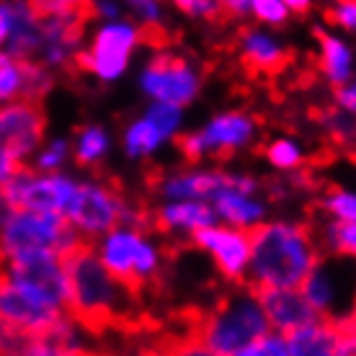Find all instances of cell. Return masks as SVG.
Segmentation results:
<instances>
[{
    "label": "cell",
    "mask_w": 356,
    "mask_h": 356,
    "mask_svg": "<svg viewBox=\"0 0 356 356\" xmlns=\"http://www.w3.org/2000/svg\"><path fill=\"white\" fill-rule=\"evenodd\" d=\"M39 16H63L88 8V0H29Z\"/></svg>",
    "instance_id": "cell-41"
},
{
    "label": "cell",
    "mask_w": 356,
    "mask_h": 356,
    "mask_svg": "<svg viewBox=\"0 0 356 356\" xmlns=\"http://www.w3.org/2000/svg\"><path fill=\"white\" fill-rule=\"evenodd\" d=\"M65 220L86 243H96L101 235H106L108 230H114L116 225L122 222L145 225V220L137 217V212L124 196L114 186L96 181V178L78 181V191L72 196Z\"/></svg>",
    "instance_id": "cell-9"
},
{
    "label": "cell",
    "mask_w": 356,
    "mask_h": 356,
    "mask_svg": "<svg viewBox=\"0 0 356 356\" xmlns=\"http://www.w3.org/2000/svg\"><path fill=\"white\" fill-rule=\"evenodd\" d=\"M266 310L253 286L243 284L220 297L209 310L194 323V333L212 348L232 356L250 341L268 333Z\"/></svg>",
    "instance_id": "cell-5"
},
{
    "label": "cell",
    "mask_w": 356,
    "mask_h": 356,
    "mask_svg": "<svg viewBox=\"0 0 356 356\" xmlns=\"http://www.w3.org/2000/svg\"><path fill=\"white\" fill-rule=\"evenodd\" d=\"M232 356H289L286 354V336L268 330L256 341H250L248 346H243L241 351H235Z\"/></svg>",
    "instance_id": "cell-34"
},
{
    "label": "cell",
    "mask_w": 356,
    "mask_h": 356,
    "mask_svg": "<svg viewBox=\"0 0 356 356\" xmlns=\"http://www.w3.org/2000/svg\"><path fill=\"white\" fill-rule=\"evenodd\" d=\"M75 191H78V178L67 176L63 170L42 173V170L21 165V170L6 184L3 196L13 209H34V212L65 217Z\"/></svg>",
    "instance_id": "cell-12"
},
{
    "label": "cell",
    "mask_w": 356,
    "mask_h": 356,
    "mask_svg": "<svg viewBox=\"0 0 356 356\" xmlns=\"http://www.w3.org/2000/svg\"><path fill=\"white\" fill-rule=\"evenodd\" d=\"M227 184H230V170L188 165V168L170 170V173L158 178L155 191H158L161 199H202V202H212Z\"/></svg>",
    "instance_id": "cell-17"
},
{
    "label": "cell",
    "mask_w": 356,
    "mask_h": 356,
    "mask_svg": "<svg viewBox=\"0 0 356 356\" xmlns=\"http://www.w3.org/2000/svg\"><path fill=\"white\" fill-rule=\"evenodd\" d=\"M44 143V114L34 101L0 104V150L13 155L18 163L34 158Z\"/></svg>",
    "instance_id": "cell-14"
},
{
    "label": "cell",
    "mask_w": 356,
    "mask_h": 356,
    "mask_svg": "<svg viewBox=\"0 0 356 356\" xmlns=\"http://www.w3.org/2000/svg\"><path fill=\"white\" fill-rule=\"evenodd\" d=\"M65 271H67V286H70L67 310L81 323H86L90 330L98 333L116 323H129L134 318L137 289L119 282L101 264L90 243H81L65 259Z\"/></svg>",
    "instance_id": "cell-3"
},
{
    "label": "cell",
    "mask_w": 356,
    "mask_h": 356,
    "mask_svg": "<svg viewBox=\"0 0 356 356\" xmlns=\"http://www.w3.org/2000/svg\"><path fill=\"white\" fill-rule=\"evenodd\" d=\"M24 0H0V49H6L18 26Z\"/></svg>",
    "instance_id": "cell-37"
},
{
    "label": "cell",
    "mask_w": 356,
    "mask_h": 356,
    "mask_svg": "<svg viewBox=\"0 0 356 356\" xmlns=\"http://www.w3.org/2000/svg\"><path fill=\"white\" fill-rule=\"evenodd\" d=\"M339 351L341 325L323 321V318L286 333V354L289 356H339Z\"/></svg>",
    "instance_id": "cell-22"
},
{
    "label": "cell",
    "mask_w": 356,
    "mask_h": 356,
    "mask_svg": "<svg viewBox=\"0 0 356 356\" xmlns=\"http://www.w3.org/2000/svg\"><path fill=\"white\" fill-rule=\"evenodd\" d=\"M24 70H26V93H24V101L39 104L52 90L54 72L47 65L39 63V60H24Z\"/></svg>",
    "instance_id": "cell-30"
},
{
    "label": "cell",
    "mask_w": 356,
    "mask_h": 356,
    "mask_svg": "<svg viewBox=\"0 0 356 356\" xmlns=\"http://www.w3.org/2000/svg\"><path fill=\"white\" fill-rule=\"evenodd\" d=\"M323 217L336 222H356V191L351 188H333L321 199Z\"/></svg>",
    "instance_id": "cell-29"
},
{
    "label": "cell",
    "mask_w": 356,
    "mask_h": 356,
    "mask_svg": "<svg viewBox=\"0 0 356 356\" xmlns=\"http://www.w3.org/2000/svg\"><path fill=\"white\" fill-rule=\"evenodd\" d=\"M336 106H339L341 111H346V114L356 116V81L354 78H351L346 86L336 88Z\"/></svg>",
    "instance_id": "cell-43"
},
{
    "label": "cell",
    "mask_w": 356,
    "mask_h": 356,
    "mask_svg": "<svg viewBox=\"0 0 356 356\" xmlns=\"http://www.w3.org/2000/svg\"><path fill=\"white\" fill-rule=\"evenodd\" d=\"M93 248H96L101 264L119 282L129 284L137 292H143L161 279L165 253H163L161 243L147 235L145 225H116L114 230H108L106 235H101L93 243Z\"/></svg>",
    "instance_id": "cell-6"
},
{
    "label": "cell",
    "mask_w": 356,
    "mask_h": 356,
    "mask_svg": "<svg viewBox=\"0 0 356 356\" xmlns=\"http://www.w3.org/2000/svg\"><path fill=\"white\" fill-rule=\"evenodd\" d=\"M72 158V145L65 140V137H54V140H47L42 143V147L34 152V170H42V173H60L65 168V163Z\"/></svg>",
    "instance_id": "cell-28"
},
{
    "label": "cell",
    "mask_w": 356,
    "mask_h": 356,
    "mask_svg": "<svg viewBox=\"0 0 356 356\" xmlns=\"http://www.w3.org/2000/svg\"><path fill=\"white\" fill-rule=\"evenodd\" d=\"M323 127L325 132H330L341 145H356V116L346 114V111H328L323 116Z\"/></svg>",
    "instance_id": "cell-36"
},
{
    "label": "cell",
    "mask_w": 356,
    "mask_h": 356,
    "mask_svg": "<svg viewBox=\"0 0 356 356\" xmlns=\"http://www.w3.org/2000/svg\"><path fill=\"white\" fill-rule=\"evenodd\" d=\"M315 230L294 220H266L250 230V264L245 284L261 289H300L321 259Z\"/></svg>",
    "instance_id": "cell-2"
},
{
    "label": "cell",
    "mask_w": 356,
    "mask_h": 356,
    "mask_svg": "<svg viewBox=\"0 0 356 356\" xmlns=\"http://www.w3.org/2000/svg\"><path fill=\"white\" fill-rule=\"evenodd\" d=\"M140 90L150 101L188 106L202 90V70L173 52H155L140 70Z\"/></svg>",
    "instance_id": "cell-11"
},
{
    "label": "cell",
    "mask_w": 356,
    "mask_h": 356,
    "mask_svg": "<svg viewBox=\"0 0 356 356\" xmlns=\"http://www.w3.org/2000/svg\"><path fill=\"white\" fill-rule=\"evenodd\" d=\"M24 93H26L24 60H18L8 49H0V104L24 101Z\"/></svg>",
    "instance_id": "cell-26"
},
{
    "label": "cell",
    "mask_w": 356,
    "mask_h": 356,
    "mask_svg": "<svg viewBox=\"0 0 356 356\" xmlns=\"http://www.w3.org/2000/svg\"><path fill=\"white\" fill-rule=\"evenodd\" d=\"M318 67L321 75L333 86L341 88L354 78V49L346 39L336 31H325L318 29Z\"/></svg>",
    "instance_id": "cell-21"
},
{
    "label": "cell",
    "mask_w": 356,
    "mask_h": 356,
    "mask_svg": "<svg viewBox=\"0 0 356 356\" xmlns=\"http://www.w3.org/2000/svg\"><path fill=\"white\" fill-rule=\"evenodd\" d=\"M67 356H98V354H93V351H83V354H67Z\"/></svg>",
    "instance_id": "cell-49"
},
{
    "label": "cell",
    "mask_w": 356,
    "mask_h": 356,
    "mask_svg": "<svg viewBox=\"0 0 356 356\" xmlns=\"http://www.w3.org/2000/svg\"><path fill=\"white\" fill-rule=\"evenodd\" d=\"M209 204L220 222L243 230H256L261 222L268 220V207L261 196V184L248 173H230V184Z\"/></svg>",
    "instance_id": "cell-15"
},
{
    "label": "cell",
    "mask_w": 356,
    "mask_h": 356,
    "mask_svg": "<svg viewBox=\"0 0 356 356\" xmlns=\"http://www.w3.org/2000/svg\"><path fill=\"white\" fill-rule=\"evenodd\" d=\"M238 54L248 70L266 72V75L284 70V65L289 63L286 44L266 29H243L238 34Z\"/></svg>",
    "instance_id": "cell-19"
},
{
    "label": "cell",
    "mask_w": 356,
    "mask_h": 356,
    "mask_svg": "<svg viewBox=\"0 0 356 356\" xmlns=\"http://www.w3.org/2000/svg\"><path fill=\"white\" fill-rule=\"evenodd\" d=\"M3 356H67V354L52 339L39 336V339H24L13 351H8V354Z\"/></svg>",
    "instance_id": "cell-38"
},
{
    "label": "cell",
    "mask_w": 356,
    "mask_h": 356,
    "mask_svg": "<svg viewBox=\"0 0 356 356\" xmlns=\"http://www.w3.org/2000/svg\"><path fill=\"white\" fill-rule=\"evenodd\" d=\"M330 3H339V0H330Z\"/></svg>",
    "instance_id": "cell-50"
},
{
    "label": "cell",
    "mask_w": 356,
    "mask_h": 356,
    "mask_svg": "<svg viewBox=\"0 0 356 356\" xmlns=\"http://www.w3.org/2000/svg\"><path fill=\"white\" fill-rule=\"evenodd\" d=\"M261 305L266 310L268 325L276 333H292L307 323L318 321L315 310L305 300L302 289H261Z\"/></svg>",
    "instance_id": "cell-20"
},
{
    "label": "cell",
    "mask_w": 356,
    "mask_h": 356,
    "mask_svg": "<svg viewBox=\"0 0 356 356\" xmlns=\"http://www.w3.org/2000/svg\"><path fill=\"white\" fill-rule=\"evenodd\" d=\"M339 356H356V318L341 323V351Z\"/></svg>",
    "instance_id": "cell-44"
},
{
    "label": "cell",
    "mask_w": 356,
    "mask_h": 356,
    "mask_svg": "<svg viewBox=\"0 0 356 356\" xmlns=\"http://www.w3.org/2000/svg\"><path fill=\"white\" fill-rule=\"evenodd\" d=\"M86 18H88V8L63 13V16H42V44H39L36 60L52 72L75 65L83 49Z\"/></svg>",
    "instance_id": "cell-16"
},
{
    "label": "cell",
    "mask_w": 356,
    "mask_h": 356,
    "mask_svg": "<svg viewBox=\"0 0 356 356\" xmlns=\"http://www.w3.org/2000/svg\"><path fill=\"white\" fill-rule=\"evenodd\" d=\"M220 6H222V13H227V16H248V0H220Z\"/></svg>",
    "instance_id": "cell-46"
},
{
    "label": "cell",
    "mask_w": 356,
    "mask_h": 356,
    "mask_svg": "<svg viewBox=\"0 0 356 356\" xmlns=\"http://www.w3.org/2000/svg\"><path fill=\"white\" fill-rule=\"evenodd\" d=\"M181 13H186L191 18H202V21H212L222 13L220 0H170Z\"/></svg>",
    "instance_id": "cell-39"
},
{
    "label": "cell",
    "mask_w": 356,
    "mask_h": 356,
    "mask_svg": "<svg viewBox=\"0 0 356 356\" xmlns=\"http://www.w3.org/2000/svg\"><path fill=\"white\" fill-rule=\"evenodd\" d=\"M163 351H165V356H227V354H222V351L212 348L209 343H204L194 330H191L188 336L173 339L168 346H163Z\"/></svg>",
    "instance_id": "cell-35"
},
{
    "label": "cell",
    "mask_w": 356,
    "mask_h": 356,
    "mask_svg": "<svg viewBox=\"0 0 356 356\" xmlns=\"http://www.w3.org/2000/svg\"><path fill=\"white\" fill-rule=\"evenodd\" d=\"M259 137V122L245 111H222L194 132L178 134V150L188 163L225 158L245 150Z\"/></svg>",
    "instance_id": "cell-10"
},
{
    "label": "cell",
    "mask_w": 356,
    "mask_h": 356,
    "mask_svg": "<svg viewBox=\"0 0 356 356\" xmlns=\"http://www.w3.org/2000/svg\"><path fill=\"white\" fill-rule=\"evenodd\" d=\"M145 114L150 116L152 122L161 127L170 140H176L178 134H181V127H184V106L163 104V101H150V106L145 108Z\"/></svg>",
    "instance_id": "cell-32"
},
{
    "label": "cell",
    "mask_w": 356,
    "mask_h": 356,
    "mask_svg": "<svg viewBox=\"0 0 356 356\" xmlns=\"http://www.w3.org/2000/svg\"><path fill=\"white\" fill-rule=\"evenodd\" d=\"M21 165H24V163H18L13 155H8L6 150H0V191H3L6 184L21 170Z\"/></svg>",
    "instance_id": "cell-45"
},
{
    "label": "cell",
    "mask_w": 356,
    "mask_h": 356,
    "mask_svg": "<svg viewBox=\"0 0 356 356\" xmlns=\"http://www.w3.org/2000/svg\"><path fill=\"white\" fill-rule=\"evenodd\" d=\"M124 3L122 0H88V16L98 21H116L124 18Z\"/></svg>",
    "instance_id": "cell-42"
},
{
    "label": "cell",
    "mask_w": 356,
    "mask_h": 356,
    "mask_svg": "<svg viewBox=\"0 0 356 356\" xmlns=\"http://www.w3.org/2000/svg\"><path fill=\"white\" fill-rule=\"evenodd\" d=\"M145 42V29L134 18L98 21L90 42L81 49L75 65L98 83H116L124 78L134 52Z\"/></svg>",
    "instance_id": "cell-8"
},
{
    "label": "cell",
    "mask_w": 356,
    "mask_h": 356,
    "mask_svg": "<svg viewBox=\"0 0 356 356\" xmlns=\"http://www.w3.org/2000/svg\"><path fill=\"white\" fill-rule=\"evenodd\" d=\"M111 150V137L104 127L98 124H86L78 129L75 140H72V158L83 168H93L104 161Z\"/></svg>",
    "instance_id": "cell-24"
},
{
    "label": "cell",
    "mask_w": 356,
    "mask_h": 356,
    "mask_svg": "<svg viewBox=\"0 0 356 356\" xmlns=\"http://www.w3.org/2000/svg\"><path fill=\"white\" fill-rule=\"evenodd\" d=\"M315 238L321 243V250L346 253L356 259V222H336V220L323 217L321 227L315 230Z\"/></svg>",
    "instance_id": "cell-25"
},
{
    "label": "cell",
    "mask_w": 356,
    "mask_h": 356,
    "mask_svg": "<svg viewBox=\"0 0 356 356\" xmlns=\"http://www.w3.org/2000/svg\"><path fill=\"white\" fill-rule=\"evenodd\" d=\"M81 243L86 241L60 214L10 209L0 222V266L36 256L67 259Z\"/></svg>",
    "instance_id": "cell-4"
},
{
    "label": "cell",
    "mask_w": 356,
    "mask_h": 356,
    "mask_svg": "<svg viewBox=\"0 0 356 356\" xmlns=\"http://www.w3.org/2000/svg\"><path fill=\"white\" fill-rule=\"evenodd\" d=\"M194 245L212 259L217 271L235 284H245L250 264V230L214 222L204 230L194 232Z\"/></svg>",
    "instance_id": "cell-13"
},
{
    "label": "cell",
    "mask_w": 356,
    "mask_h": 356,
    "mask_svg": "<svg viewBox=\"0 0 356 356\" xmlns=\"http://www.w3.org/2000/svg\"><path fill=\"white\" fill-rule=\"evenodd\" d=\"M328 21L346 34H356V0H339L330 3Z\"/></svg>",
    "instance_id": "cell-40"
},
{
    "label": "cell",
    "mask_w": 356,
    "mask_h": 356,
    "mask_svg": "<svg viewBox=\"0 0 356 356\" xmlns=\"http://www.w3.org/2000/svg\"><path fill=\"white\" fill-rule=\"evenodd\" d=\"M286 8H289V13H310L312 6H315V0H282Z\"/></svg>",
    "instance_id": "cell-47"
},
{
    "label": "cell",
    "mask_w": 356,
    "mask_h": 356,
    "mask_svg": "<svg viewBox=\"0 0 356 356\" xmlns=\"http://www.w3.org/2000/svg\"><path fill=\"white\" fill-rule=\"evenodd\" d=\"M168 140H170L168 134L163 132L161 127L155 124L147 114L137 116L134 122H129L124 134H122V145H124V152L129 161H145V158H150Z\"/></svg>",
    "instance_id": "cell-23"
},
{
    "label": "cell",
    "mask_w": 356,
    "mask_h": 356,
    "mask_svg": "<svg viewBox=\"0 0 356 356\" xmlns=\"http://www.w3.org/2000/svg\"><path fill=\"white\" fill-rule=\"evenodd\" d=\"M124 8L132 13V18L147 31L163 26V18H165V0H122Z\"/></svg>",
    "instance_id": "cell-31"
},
{
    "label": "cell",
    "mask_w": 356,
    "mask_h": 356,
    "mask_svg": "<svg viewBox=\"0 0 356 356\" xmlns=\"http://www.w3.org/2000/svg\"><path fill=\"white\" fill-rule=\"evenodd\" d=\"M119 356H165V351H163V348L145 346V348H132V351H127V354H119Z\"/></svg>",
    "instance_id": "cell-48"
},
{
    "label": "cell",
    "mask_w": 356,
    "mask_h": 356,
    "mask_svg": "<svg viewBox=\"0 0 356 356\" xmlns=\"http://www.w3.org/2000/svg\"><path fill=\"white\" fill-rule=\"evenodd\" d=\"M248 16H253L261 26H284L289 21V8L282 0H248Z\"/></svg>",
    "instance_id": "cell-33"
},
{
    "label": "cell",
    "mask_w": 356,
    "mask_h": 356,
    "mask_svg": "<svg viewBox=\"0 0 356 356\" xmlns=\"http://www.w3.org/2000/svg\"><path fill=\"white\" fill-rule=\"evenodd\" d=\"M220 222L209 202L202 199H163L152 212V225L173 238H194V232Z\"/></svg>",
    "instance_id": "cell-18"
},
{
    "label": "cell",
    "mask_w": 356,
    "mask_h": 356,
    "mask_svg": "<svg viewBox=\"0 0 356 356\" xmlns=\"http://www.w3.org/2000/svg\"><path fill=\"white\" fill-rule=\"evenodd\" d=\"M300 289L318 318L336 325L351 321L356 318V259L323 250Z\"/></svg>",
    "instance_id": "cell-7"
},
{
    "label": "cell",
    "mask_w": 356,
    "mask_h": 356,
    "mask_svg": "<svg viewBox=\"0 0 356 356\" xmlns=\"http://www.w3.org/2000/svg\"><path fill=\"white\" fill-rule=\"evenodd\" d=\"M65 259L36 256L0 266V323L29 339L47 336L67 312Z\"/></svg>",
    "instance_id": "cell-1"
},
{
    "label": "cell",
    "mask_w": 356,
    "mask_h": 356,
    "mask_svg": "<svg viewBox=\"0 0 356 356\" xmlns=\"http://www.w3.org/2000/svg\"><path fill=\"white\" fill-rule=\"evenodd\" d=\"M266 155L268 165H274L276 170H297L305 163V150L302 145L292 140V137H276L266 145Z\"/></svg>",
    "instance_id": "cell-27"
}]
</instances>
